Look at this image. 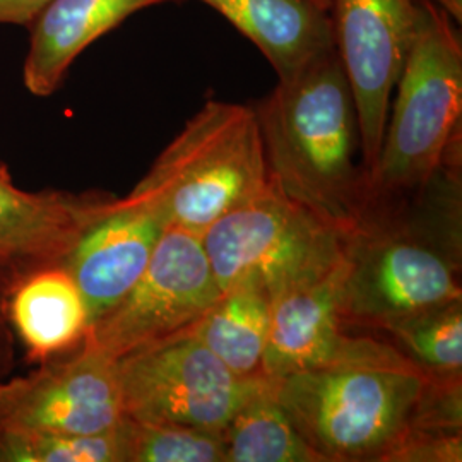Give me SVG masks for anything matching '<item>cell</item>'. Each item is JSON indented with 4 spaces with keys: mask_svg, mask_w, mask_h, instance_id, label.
<instances>
[{
    "mask_svg": "<svg viewBox=\"0 0 462 462\" xmlns=\"http://www.w3.org/2000/svg\"><path fill=\"white\" fill-rule=\"evenodd\" d=\"M271 180L349 238L374 196L356 105L337 50L317 55L255 106Z\"/></svg>",
    "mask_w": 462,
    "mask_h": 462,
    "instance_id": "obj_1",
    "label": "cell"
},
{
    "mask_svg": "<svg viewBox=\"0 0 462 462\" xmlns=\"http://www.w3.org/2000/svg\"><path fill=\"white\" fill-rule=\"evenodd\" d=\"M425 196L413 216L374 202L346 238V326L389 332L462 300L461 206Z\"/></svg>",
    "mask_w": 462,
    "mask_h": 462,
    "instance_id": "obj_2",
    "label": "cell"
},
{
    "mask_svg": "<svg viewBox=\"0 0 462 462\" xmlns=\"http://www.w3.org/2000/svg\"><path fill=\"white\" fill-rule=\"evenodd\" d=\"M396 99L370 171L374 199L413 192L462 160L461 26L429 0H418L411 45Z\"/></svg>",
    "mask_w": 462,
    "mask_h": 462,
    "instance_id": "obj_3",
    "label": "cell"
},
{
    "mask_svg": "<svg viewBox=\"0 0 462 462\" xmlns=\"http://www.w3.org/2000/svg\"><path fill=\"white\" fill-rule=\"evenodd\" d=\"M269 183L254 106L208 99L129 196L151 206L168 228L200 236Z\"/></svg>",
    "mask_w": 462,
    "mask_h": 462,
    "instance_id": "obj_4",
    "label": "cell"
},
{
    "mask_svg": "<svg viewBox=\"0 0 462 462\" xmlns=\"http://www.w3.org/2000/svg\"><path fill=\"white\" fill-rule=\"evenodd\" d=\"M427 379L411 360L337 364L274 380V393L324 462L383 461L410 429Z\"/></svg>",
    "mask_w": 462,
    "mask_h": 462,
    "instance_id": "obj_5",
    "label": "cell"
},
{
    "mask_svg": "<svg viewBox=\"0 0 462 462\" xmlns=\"http://www.w3.org/2000/svg\"><path fill=\"white\" fill-rule=\"evenodd\" d=\"M221 293L257 290L271 298L336 264L346 238L288 198L276 183L233 208L200 235Z\"/></svg>",
    "mask_w": 462,
    "mask_h": 462,
    "instance_id": "obj_6",
    "label": "cell"
},
{
    "mask_svg": "<svg viewBox=\"0 0 462 462\" xmlns=\"http://www.w3.org/2000/svg\"><path fill=\"white\" fill-rule=\"evenodd\" d=\"M124 416L219 431L263 385L242 379L189 330L116 360Z\"/></svg>",
    "mask_w": 462,
    "mask_h": 462,
    "instance_id": "obj_7",
    "label": "cell"
},
{
    "mask_svg": "<svg viewBox=\"0 0 462 462\" xmlns=\"http://www.w3.org/2000/svg\"><path fill=\"white\" fill-rule=\"evenodd\" d=\"M219 297L200 236L166 228L143 276L89 326L83 345L118 360L194 329Z\"/></svg>",
    "mask_w": 462,
    "mask_h": 462,
    "instance_id": "obj_8",
    "label": "cell"
},
{
    "mask_svg": "<svg viewBox=\"0 0 462 462\" xmlns=\"http://www.w3.org/2000/svg\"><path fill=\"white\" fill-rule=\"evenodd\" d=\"M345 255L329 269L298 281L271 301V329L263 372L280 380L337 364H394L410 360L396 346L346 332Z\"/></svg>",
    "mask_w": 462,
    "mask_h": 462,
    "instance_id": "obj_9",
    "label": "cell"
},
{
    "mask_svg": "<svg viewBox=\"0 0 462 462\" xmlns=\"http://www.w3.org/2000/svg\"><path fill=\"white\" fill-rule=\"evenodd\" d=\"M122 418L116 360L86 345L0 380V429L91 435Z\"/></svg>",
    "mask_w": 462,
    "mask_h": 462,
    "instance_id": "obj_10",
    "label": "cell"
},
{
    "mask_svg": "<svg viewBox=\"0 0 462 462\" xmlns=\"http://www.w3.org/2000/svg\"><path fill=\"white\" fill-rule=\"evenodd\" d=\"M330 13L334 45L351 84L364 165L370 177L411 45L418 0H330Z\"/></svg>",
    "mask_w": 462,
    "mask_h": 462,
    "instance_id": "obj_11",
    "label": "cell"
},
{
    "mask_svg": "<svg viewBox=\"0 0 462 462\" xmlns=\"http://www.w3.org/2000/svg\"><path fill=\"white\" fill-rule=\"evenodd\" d=\"M166 228L151 206L127 194L84 231L62 264L83 295L91 324L131 291Z\"/></svg>",
    "mask_w": 462,
    "mask_h": 462,
    "instance_id": "obj_12",
    "label": "cell"
},
{
    "mask_svg": "<svg viewBox=\"0 0 462 462\" xmlns=\"http://www.w3.org/2000/svg\"><path fill=\"white\" fill-rule=\"evenodd\" d=\"M118 198L108 192H30L0 162V259L21 269L62 263L84 231L106 215Z\"/></svg>",
    "mask_w": 462,
    "mask_h": 462,
    "instance_id": "obj_13",
    "label": "cell"
},
{
    "mask_svg": "<svg viewBox=\"0 0 462 462\" xmlns=\"http://www.w3.org/2000/svg\"><path fill=\"white\" fill-rule=\"evenodd\" d=\"M7 315L32 365L78 349L91 326L83 295L62 263L21 269L9 291Z\"/></svg>",
    "mask_w": 462,
    "mask_h": 462,
    "instance_id": "obj_14",
    "label": "cell"
},
{
    "mask_svg": "<svg viewBox=\"0 0 462 462\" xmlns=\"http://www.w3.org/2000/svg\"><path fill=\"white\" fill-rule=\"evenodd\" d=\"M179 0H51L34 19L23 69L26 89L40 98L53 95L74 60L103 34L135 13Z\"/></svg>",
    "mask_w": 462,
    "mask_h": 462,
    "instance_id": "obj_15",
    "label": "cell"
},
{
    "mask_svg": "<svg viewBox=\"0 0 462 462\" xmlns=\"http://www.w3.org/2000/svg\"><path fill=\"white\" fill-rule=\"evenodd\" d=\"M252 42L278 79L334 45L330 0H199Z\"/></svg>",
    "mask_w": 462,
    "mask_h": 462,
    "instance_id": "obj_16",
    "label": "cell"
},
{
    "mask_svg": "<svg viewBox=\"0 0 462 462\" xmlns=\"http://www.w3.org/2000/svg\"><path fill=\"white\" fill-rule=\"evenodd\" d=\"M271 329V298L257 290L221 293L192 332L236 377L264 375L265 347Z\"/></svg>",
    "mask_w": 462,
    "mask_h": 462,
    "instance_id": "obj_17",
    "label": "cell"
},
{
    "mask_svg": "<svg viewBox=\"0 0 462 462\" xmlns=\"http://www.w3.org/2000/svg\"><path fill=\"white\" fill-rule=\"evenodd\" d=\"M223 442L226 462H324L281 406L269 377L231 418Z\"/></svg>",
    "mask_w": 462,
    "mask_h": 462,
    "instance_id": "obj_18",
    "label": "cell"
},
{
    "mask_svg": "<svg viewBox=\"0 0 462 462\" xmlns=\"http://www.w3.org/2000/svg\"><path fill=\"white\" fill-rule=\"evenodd\" d=\"M116 433L122 462H226L219 431L124 416Z\"/></svg>",
    "mask_w": 462,
    "mask_h": 462,
    "instance_id": "obj_19",
    "label": "cell"
},
{
    "mask_svg": "<svg viewBox=\"0 0 462 462\" xmlns=\"http://www.w3.org/2000/svg\"><path fill=\"white\" fill-rule=\"evenodd\" d=\"M389 334L397 349L430 377L461 375L462 300L401 324Z\"/></svg>",
    "mask_w": 462,
    "mask_h": 462,
    "instance_id": "obj_20",
    "label": "cell"
},
{
    "mask_svg": "<svg viewBox=\"0 0 462 462\" xmlns=\"http://www.w3.org/2000/svg\"><path fill=\"white\" fill-rule=\"evenodd\" d=\"M0 462H122L116 427L91 435L0 429Z\"/></svg>",
    "mask_w": 462,
    "mask_h": 462,
    "instance_id": "obj_21",
    "label": "cell"
},
{
    "mask_svg": "<svg viewBox=\"0 0 462 462\" xmlns=\"http://www.w3.org/2000/svg\"><path fill=\"white\" fill-rule=\"evenodd\" d=\"M19 271H21V267L0 259V380L9 377L16 365V360H14L16 337H14V332L9 324L7 298H9L11 286L16 280Z\"/></svg>",
    "mask_w": 462,
    "mask_h": 462,
    "instance_id": "obj_22",
    "label": "cell"
},
{
    "mask_svg": "<svg viewBox=\"0 0 462 462\" xmlns=\"http://www.w3.org/2000/svg\"><path fill=\"white\" fill-rule=\"evenodd\" d=\"M51 0H0V24L30 28Z\"/></svg>",
    "mask_w": 462,
    "mask_h": 462,
    "instance_id": "obj_23",
    "label": "cell"
},
{
    "mask_svg": "<svg viewBox=\"0 0 462 462\" xmlns=\"http://www.w3.org/2000/svg\"><path fill=\"white\" fill-rule=\"evenodd\" d=\"M442 9L447 16L450 17L456 24H462V0H429Z\"/></svg>",
    "mask_w": 462,
    "mask_h": 462,
    "instance_id": "obj_24",
    "label": "cell"
}]
</instances>
